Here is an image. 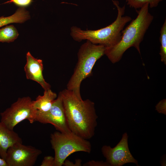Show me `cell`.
<instances>
[{"label":"cell","mask_w":166,"mask_h":166,"mask_svg":"<svg viewBox=\"0 0 166 166\" xmlns=\"http://www.w3.org/2000/svg\"><path fill=\"white\" fill-rule=\"evenodd\" d=\"M160 41L161 44L160 54L161 60L166 64V20L162 25L160 31Z\"/></svg>","instance_id":"cell-15"},{"label":"cell","mask_w":166,"mask_h":166,"mask_svg":"<svg viewBox=\"0 0 166 166\" xmlns=\"http://www.w3.org/2000/svg\"><path fill=\"white\" fill-rule=\"evenodd\" d=\"M33 1V0H10L6 3H13L16 5L23 7L30 5Z\"/></svg>","instance_id":"cell-17"},{"label":"cell","mask_w":166,"mask_h":166,"mask_svg":"<svg viewBox=\"0 0 166 166\" xmlns=\"http://www.w3.org/2000/svg\"><path fill=\"white\" fill-rule=\"evenodd\" d=\"M18 143H22V140L14 130L5 126L0 121V156L5 160L8 149Z\"/></svg>","instance_id":"cell-11"},{"label":"cell","mask_w":166,"mask_h":166,"mask_svg":"<svg viewBox=\"0 0 166 166\" xmlns=\"http://www.w3.org/2000/svg\"><path fill=\"white\" fill-rule=\"evenodd\" d=\"M83 166H109L105 161H95L93 160L90 161L85 163Z\"/></svg>","instance_id":"cell-20"},{"label":"cell","mask_w":166,"mask_h":166,"mask_svg":"<svg viewBox=\"0 0 166 166\" xmlns=\"http://www.w3.org/2000/svg\"><path fill=\"white\" fill-rule=\"evenodd\" d=\"M41 166H55L54 158L51 156H45L43 160Z\"/></svg>","instance_id":"cell-19"},{"label":"cell","mask_w":166,"mask_h":166,"mask_svg":"<svg viewBox=\"0 0 166 166\" xmlns=\"http://www.w3.org/2000/svg\"><path fill=\"white\" fill-rule=\"evenodd\" d=\"M116 7L117 15L115 20L109 26L96 30H81L75 26L71 28L70 35L76 41L81 42L86 39L94 44L100 45L106 47L113 46L120 40L122 31L127 23L131 21V18L124 16L125 6L120 7L118 1H113Z\"/></svg>","instance_id":"cell-3"},{"label":"cell","mask_w":166,"mask_h":166,"mask_svg":"<svg viewBox=\"0 0 166 166\" xmlns=\"http://www.w3.org/2000/svg\"><path fill=\"white\" fill-rule=\"evenodd\" d=\"M128 137L127 133L124 132L115 147L112 148L110 146L104 145L102 147V154L109 166H121L128 163L135 164L138 166V161L129 150Z\"/></svg>","instance_id":"cell-8"},{"label":"cell","mask_w":166,"mask_h":166,"mask_svg":"<svg viewBox=\"0 0 166 166\" xmlns=\"http://www.w3.org/2000/svg\"><path fill=\"white\" fill-rule=\"evenodd\" d=\"M15 27L12 25L7 26L0 29V42H13L18 36Z\"/></svg>","instance_id":"cell-14"},{"label":"cell","mask_w":166,"mask_h":166,"mask_svg":"<svg viewBox=\"0 0 166 166\" xmlns=\"http://www.w3.org/2000/svg\"><path fill=\"white\" fill-rule=\"evenodd\" d=\"M156 110L159 113L166 115V100L164 99L160 101L155 106Z\"/></svg>","instance_id":"cell-18"},{"label":"cell","mask_w":166,"mask_h":166,"mask_svg":"<svg viewBox=\"0 0 166 166\" xmlns=\"http://www.w3.org/2000/svg\"><path fill=\"white\" fill-rule=\"evenodd\" d=\"M57 97L56 93L52 91L50 89L45 90L42 96L39 95L35 101H32V104L37 111L46 112L50 109Z\"/></svg>","instance_id":"cell-12"},{"label":"cell","mask_w":166,"mask_h":166,"mask_svg":"<svg viewBox=\"0 0 166 166\" xmlns=\"http://www.w3.org/2000/svg\"><path fill=\"white\" fill-rule=\"evenodd\" d=\"M64 166H80L81 165V160H76L75 164L70 162L69 160L65 161L63 164Z\"/></svg>","instance_id":"cell-21"},{"label":"cell","mask_w":166,"mask_h":166,"mask_svg":"<svg viewBox=\"0 0 166 166\" xmlns=\"http://www.w3.org/2000/svg\"><path fill=\"white\" fill-rule=\"evenodd\" d=\"M36 112L30 97L19 98L10 107L0 113V121L9 129L14 130L17 124L25 120L33 123L35 121Z\"/></svg>","instance_id":"cell-6"},{"label":"cell","mask_w":166,"mask_h":166,"mask_svg":"<svg viewBox=\"0 0 166 166\" xmlns=\"http://www.w3.org/2000/svg\"><path fill=\"white\" fill-rule=\"evenodd\" d=\"M0 166H8L5 160L1 158H0Z\"/></svg>","instance_id":"cell-22"},{"label":"cell","mask_w":166,"mask_h":166,"mask_svg":"<svg viewBox=\"0 0 166 166\" xmlns=\"http://www.w3.org/2000/svg\"><path fill=\"white\" fill-rule=\"evenodd\" d=\"M26 62L24 70L27 79L39 83L45 90L50 89V85L45 81L42 74L43 65L42 61L35 58L29 52L26 55Z\"/></svg>","instance_id":"cell-10"},{"label":"cell","mask_w":166,"mask_h":166,"mask_svg":"<svg viewBox=\"0 0 166 166\" xmlns=\"http://www.w3.org/2000/svg\"><path fill=\"white\" fill-rule=\"evenodd\" d=\"M59 93L70 130L85 139L92 138L95 134L98 118L94 103L89 99L83 100L81 96L67 89Z\"/></svg>","instance_id":"cell-1"},{"label":"cell","mask_w":166,"mask_h":166,"mask_svg":"<svg viewBox=\"0 0 166 166\" xmlns=\"http://www.w3.org/2000/svg\"><path fill=\"white\" fill-rule=\"evenodd\" d=\"M148 7L149 4L146 3L136 10L137 17L122 30L120 41L113 46L106 47L105 54L112 63L119 61L124 52L131 47H134L140 54V44L153 19Z\"/></svg>","instance_id":"cell-2"},{"label":"cell","mask_w":166,"mask_h":166,"mask_svg":"<svg viewBox=\"0 0 166 166\" xmlns=\"http://www.w3.org/2000/svg\"><path fill=\"white\" fill-rule=\"evenodd\" d=\"M42 153L34 147L18 143L8 149L5 160L8 166H33Z\"/></svg>","instance_id":"cell-7"},{"label":"cell","mask_w":166,"mask_h":166,"mask_svg":"<svg viewBox=\"0 0 166 166\" xmlns=\"http://www.w3.org/2000/svg\"><path fill=\"white\" fill-rule=\"evenodd\" d=\"M50 137L55 153V166L62 165L66 158L73 153L91 152L90 142L72 132L65 133L56 131L51 134Z\"/></svg>","instance_id":"cell-5"},{"label":"cell","mask_w":166,"mask_h":166,"mask_svg":"<svg viewBox=\"0 0 166 166\" xmlns=\"http://www.w3.org/2000/svg\"><path fill=\"white\" fill-rule=\"evenodd\" d=\"M35 121L42 124H50L60 132H71L67 122L62 99L59 93L50 109L45 112L37 110Z\"/></svg>","instance_id":"cell-9"},{"label":"cell","mask_w":166,"mask_h":166,"mask_svg":"<svg viewBox=\"0 0 166 166\" xmlns=\"http://www.w3.org/2000/svg\"><path fill=\"white\" fill-rule=\"evenodd\" d=\"M163 0H126L127 4L130 7L135 9L141 8L146 3L150 8L155 7Z\"/></svg>","instance_id":"cell-16"},{"label":"cell","mask_w":166,"mask_h":166,"mask_svg":"<svg viewBox=\"0 0 166 166\" xmlns=\"http://www.w3.org/2000/svg\"><path fill=\"white\" fill-rule=\"evenodd\" d=\"M165 157L162 158L161 161V164L162 166H165L166 163H165Z\"/></svg>","instance_id":"cell-23"},{"label":"cell","mask_w":166,"mask_h":166,"mask_svg":"<svg viewBox=\"0 0 166 166\" xmlns=\"http://www.w3.org/2000/svg\"><path fill=\"white\" fill-rule=\"evenodd\" d=\"M30 18L28 11L24 7H21L18 9L11 16L0 17V27L12 23H23Z\"/></svg>","instance_id":"cell-13"},{"label":"cell","mask_w":166,"mask_h":166,"mask_svg":"<svg viewBox=\"0 0 166 166\" xmlns=\"http://www.w3.org/2000/svg\"><path fill=\"white\" fill-rule=\"evenodd\" d=\"M105 46L93 44L87 40L81 45L77 53V62L67 84V89L77 96H81L80 88L82 81L91 75L94 64L105 54Z\"/></svg>","instance_id":"cell-4"}]
</instances>
